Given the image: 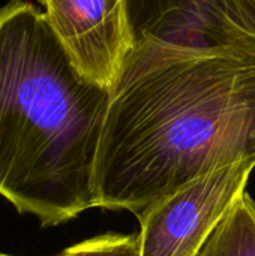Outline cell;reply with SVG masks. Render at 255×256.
<instances>
[{
	"mask_svg": "<svg viewBox=\"0 0 255 256\" xmlns=\"http://www.w3.org/2000/svg\"><path fill=\"white\" fill-rule=\"evenodd\" d=\"M0 256H18V255H9V254H3V252H0Z\"/></svg>",
	"mask_w": 255,
	"mask_h": 256,
	"instance_id": "obj_7",
	"label": "cell"
},
{
	"mask_svg": "<svg viewBox=\"0 0 255 256\" xmlns=\"http://www.w3.org/2000/svg\"><path fill=\"white\" fill-rule=\"evenodd\" d=\"M59 256H140L138 236L101 234L66 248Z\"/></svg>",
	"mask_w": 255,
	"mask_h": 256,
	"instance_id": "obj_6",
	"label": "cell"
},
{
	"mask_svg": "<svg viewBox=\"0 0 255 256\" xmlns=\"http://www.w3.org/2000/svg\"><path fill=\"white\" fill-rule=\"evenodd\" d=\"M255 160L200 177L137 214L140 256H197L201 246L245 194Z\"/></svg>",
	"mask_w": 255,
	"mask_h": 256,
	"instance_id": "obj_3",
	"label": "cell"
},
{
	"mask_svg": "<svg viewBox=\"0 0 255 256\" xmlns=\"http://www.w3.org/2000/svg\"><path fill=\"white\" fill-rule=\"evenodd\" d=\"M78 72L111 90L129 46L126 0H39Z\"/></svg>",
	"mask_w": 255,
	"mask_h": 256,
	"instance_id": "obj_4",
	"label": "cell"
},
{
	"mask_svg": "<svg viewBox=\"0 0 255 256\" xmlns=\"http://www.w3.org/2000/svg\"><path fill=\"white\" fill-rule=\"evenodd\" d=\"M110 90L84 78L27 0L0 8V196L42 226L96 208Z\"/></svg>",
	"mask_w": 255,
	"mask_h": 256,
	"instance_id": "obj_2",
	"label": "cell"
},
{
	"mask_svg": "<svg viewBox=\"0 0 255 256\" xmlns=\"http://www.w3.org/2000/svg\"><path fill=\"white\" fill-rule=\"evenodd\" d=\"M254 2H255V0H254Z\"/></svg>",
	"mask_w": 255,
	"mask_h": 256,
	"instance_id": "obj_8",
	"label": "cell"
},
{
	"mask_svg": "<svg viewBox=\"0 0 255 256\" xmlns=\"http://www.w3.org/2000/svg\"><path fill=\"white\" fill-rule=\"evenodd\" d=\"M129 46L104 120L96 208L135 216L255 160L254 0H126Z\"/></svg>",
	"mask_w": 255,
	"mask_h": 256,
	"instance_id": "obj_1",
	"label": "cell"
},
{
	"mask_svg": "<svg viewBox=\"0 0 255 256\" xmlns=\"http://www.w3.org/2000/svg\"><path fill=\"white\" fill-rule=\"evenodd\" d=\"M197 256H255V201L246 192L224 214Z\"/></svg>",
	"mask_w": 255,
	"mask_h": 256,
	"instance_id": "obj_5",
	"label": "cell"
}]
</instances>
